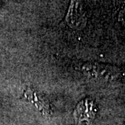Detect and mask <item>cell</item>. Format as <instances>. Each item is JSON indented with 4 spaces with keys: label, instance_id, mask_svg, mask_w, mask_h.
I'll list each match as a JSON object with an SVG mask.
<instances>
[{
    "label": "cell",
    "instance_id": "cell-1",
    "mask_svg": "<svg viewBox=\"0 0 125 125\" xmlns=\"http://www.w3.org/2000/svg\"><path fill=\"white\" fill-rule=\"evenodd\" d=\"M83 71L91 77L106 81L117 79L120 76L119 68L97 62L85 63L83 67Z\"/></svg>",
    "mask_w": 125,
    "mask_h": 125
},
{
    "label": "cell",
    "instance_id": "cell-2",
    "mask_svg": "<svg viewBox=\"0 0 125 125\" xmlns=\"http://www.w3.org/2000/svg\"><path fill=\"white\" fill-rule=\"evenodd\" d=\"M65 20L72 29H80L84 26L85 18L79 2L72 1L67 10Z\"/></svg>",
    "mask_w": 125,
    "mask_h": 125
},
{
    "label": "cell",
    "instance_id": "cell-3",
    "mask_svg": "<svg viewBox=\"0 0 125 125\" xmlns=\"http://www.w3.org/2000/svg\"><path fill=\"white\" fill-rule=\"evenodd\" d=\"M24 96V98L27 99V100L34 104V105L38 109L41 111L44 110L46 113H49L50 108L49 107V104L47 100L43 98V97H42V95L38 92L29 88L25 91Z\"/></svg>",
    "mask_w": 125,
    "mask_h": 125
},
{
    "label": "cell",
    "instance_id": "cell-4",
    "mask_svg": "<svg viewBox=\"0 0 125 125\" xmlns=\"http://www.w3.org/2000/svg\"><path fill=\"white\" fill-rule=\"evenodd\" d=\"M117 18H118L119 22L125 28V9H122L119 12L118 15H117Z\"/></svg>",
    "mask_w": 125,
    "mask_h": 125
},
{
    "label": "cell",
    "instance_id": "cell-5",
    "mask_svg": "<svg viewBox=\"0 0 125 125\" xmlns=\"http://www.w3.org/2000/svg\"></svg>",
    "mask_w": 125,
    "mask_h": 125
}]
</instances>
